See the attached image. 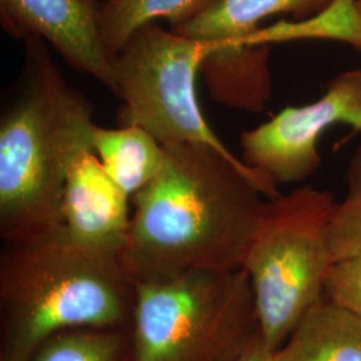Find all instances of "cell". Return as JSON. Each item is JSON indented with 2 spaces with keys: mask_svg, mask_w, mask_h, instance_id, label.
I'll return each mask as SVG.
<instances>
[{
  "mask_svg": "<svg viewBox=\"0 0 361 361\" xmlns=\"http://www.w3.org/2000/svg\"><path fill=\"white\" fill-rule=\"evenodd\" d=\"M165 150L158 176L131 197L121 252L131 279L244 269L262 209L277 194L243 159L189 143Z\"/></svg>",
  "mask_w": 361,
  "mask_h": 361,
  "instance_id": "1",
  "label": "cell"
},
{
  "mask_svg": "<svg viewBox=\"0 0 361 361\" xmlns=\"http://www.w3.org/2000/svg\"><path fill=\"white\" fill-rule=\"evenodd\" d=\"M135 281L119 253L78 241L63 225L3 240L0 361H31L75 328H131Z\"/></svg>",
  "mask_w": 361,
  "mask_h": 361,
  "instance_id": "2",
  "label": "cell"
},
{
  "mask_svg": "<svg viewBox=\"0 0 361 361\" xmlns=\"http://www.w3.org/2000/svg\"><path fill=\"white\" fill-rule=\"evenodd\" d=\"M13 102L0 119V235L23 237L62 225L71 162L92 150L90 102L52 61L42 39L27 37Z\"/></svg>",
  "mask_w": 361,
  "mask_h": 361,
  "instance_id": "3",
  "label": "cell"
},
{
  "mask_svg": "<svg viewBox=\"0 0 361 361\" xmlns=\"http://www.w3.org/2000/svg\"><path fill=\"white\" fill-rule=\"evenodd\" d=\"M259 335L245 269L135 281V361H238Z\"/></svg>",
  "mask_w": 361,
  "mask_h": 361,
  "instance_id": "4",
  "label": "cell"
},
{
  "mask_svg": "<svg viewBox=\"0 0 361 361\" xmlns=\"http://www.w3.org/2000/svg\"><path fill=\"white\" fill-rule=\"evenodd\" d=\"M334 194L312 186L268 198L246 255L245 269L264 341L277 350L324 297L335 262L329 247Z\"/></svg>",
  "mask_w": 361,
  "mask_h": 361,
  "instance_id": "5",
  "label": "cell"
},
{
  "mask_svg": "<svg viewBox=\"0 0 361 361\" xmlns=\"http://www.w3.org/2000/svg\"><path fill=\"white\" fill-rule=\"evenodd\" d=\"M212 43L150 23L131 35L113 56L114 89L123 107L122 125H137L164 146H207L235 161L212 129L197 98V77Z\"/></svg>",
  "mask_w": 361,
  "mask_h": 361,
  "instance_id": "6",
  "label": "cell"
},
{
  "mask_svg": "<svg viewBox=\"0 0 361 361\" xmlns=\"http://www.w3.org/2000/svg\"><path fill=\"white\" fill-rule=\"evenodd\" d=\"M336 125L361 134V68L332 78L316 101L288 106L257 128L241 133L240 158L280 194V185L304 182L320 169V138Z\"/></svg>",
  "mask_w": 361,
  "mask_h": 361,
  "instance_id": "7",
  "label": "cell"
},
{
  "mask_svg": "<svg viewBox=\"0 0 361 361\" xmlns=\"http://www.w3.org/2000/svg\"><path fill=\"white\" fill-rule=\"evenodd\" d=\"M94 0H0V25L13 38L42 39L74 70L114 89Z\"/></svg>",
  "mask_w": 361,
  "mask_h": 361,
  "instance_id": "8",
  "label": "cell"
},
{
  "mask_svg": "<svg viewBox=\"0 0 361 361\" xmlns=\"http://www.w3.org/2000/svg\"><path fill=\"white\" fill-rule=\"evenodd\" d=\"M130 198L92 150L71 162L62 198V225L86 245L119 253L129 237Z\"/></svg>",
  "mask_w": 361,
  "mask_h": 361,
  "instance_id": "9",
  "label": "cell"
},
{
  "mask_svg": "<svg viewBox=\"0 0 361 361\" xmlns=\"http://www.w3.org/2000/svg\"><path fill=\"white\" fill-rule=\"evenodd\" d=\"M334 0H216L205 11L178 27L176 32L207 40L214 50L246 47L244 42L271 16L304 19L328 7Z\"/></svg>",
  "mask_w": 361,
  "mask_h": 361,
  "instance_id": "10",
  "label": "cell"
},
{
  "mask_svg": "<svg viewBox=\"0 0 361 361\" xmlns=\"http://www.w3.org/2000/svg\"><path fill=\"white\" fill-rule=\"evenodd\" d=\"M277 361H361V319L323 297L276 352Z\"/></svg>",
  "mask_w": 361,
  "mask_h": 361,
  "instance_id": "11",
  "label": "cell"
},
{
  "mask_svg": "<svg viewBox=\"0 0 361 361\" xmlns=\"http://www.w3.org/2000/svg\"><path fill=\"white\" fill-rule=\"evenodd\" d=\"M91 147L104 171L129 195L154 180L165 164V146L137 125L109 129L94 125Z\"/></svg>",
  "mask_w": 361,
  "mask_h": 361,
  "instance_id": "12",
  "label": "cell"
},
{
  "mask_svg": "<svg viewBox=\"0 0 361 361\" xmlns=\"http://www.w3.org/2000/svg\"><path fill=\"white\" fill-rule=\"evenodd\" d=\"M216 0H104L98 4L99 31L104 49L113 58L134 32L157 20L180 26L205 11Z\"/></svg>",
  "mask_w": 361,
  "mask_h": 361,
  "instance_id": "13",
  "label": "cell"
},
{
  "mask_svg": "<svg viewBox=\"0 0 361 361\" xmlns=\"http://www.w3.org/2000/svg\"><path fill=\"white\" fill-rule=\"evenodd\" d=\"M298 40H332L361 51V22L356 0H334L328 7L304 19H281L261 26L244 46H269Z\"/></svg>",
  "mask_w": 361,
  "mask_h": 361,
  "instance_id": "14",
  "label": "cell"
},
{
  "mask_svg": "<svg viewBox=\"0 0 361 361\" xmlns=\"http://www.w3.org/2000/svg\"><path fill=\"white\" fill-rule=\"evenodd\" d=\"M31 361H135L131 328H75L40 344Z\"/></svg>",
  "mask_w": 361,
  "mask_h": 361,
  "instance_id": "15",
  "label": "cell"
},
{
  "mask_svg": "<svg viewBox=\"0 0 361 361\" xmlns=\"http://www.w3.org/2000/svg\"><path fill=\"white\" fill-rule=\"evenodd\" d=\"M345 185V195L336 202L328 231L334 261L361 253V134L349 158Z\"/></svg>",
  "mask_w": 361,
  "mask_h": 361,
  "instance_id": "16",
  "label": "cell"
},
{
  "mask_svg": "<svg viewBox=\"0 0 361 361\" xmlns=\"http://www.w3.org/2000/svg\"><path fill=\"white\" fill-rule=\"evenodd\" d=\"M324 297L361 319V253L332 264Z\"/></svg>",
  "mask_w": 361,
  "mask_h": 361,
  "instance_id": "17",
  "label": "cell"
},
{
  "mask_svg": "<svg viewBox=\"0 0 361 361\" xmlns=\"http://www.w3.org/2000/svg\"><path fill=\"white\" fill-rule=\"evenodd\" d=\"M276 352L271 348L262 338V336H258L255 343L246 349L245 353L240 357L238 361H277L276 360Z\"/></svg>",
  "mask_w": 361,
  "mask_h": 361,
  "instance_id": "18",
  "label": "cell"
},
{
  "mask_svg": "<svg viewBox=\"0 0 361 361\" xmlns=\"http://www.w3.org/2000/svg\"><path fill=\"white\" fill-rule=\"evenodd\" d=\"M356 8H357V13H359V18H360L361 22V0H356Z\"/></svg>",
  "mask_w": 361,
  "mask_h": 361,
  "instance_id": "19",
  "label": "cell"
},
{
  "mask_svg": "<svg viewBox=\"0 0 361 361\" xmlns=\"http://www.w3.org/2000/svg\"><path fill=\"white\" fill-rule=\"evenodd\" d=\"M95 3H101V1H104V0H94Z\"/></svg>",
  "mask_w": 361,
  "mask_h": 361,
  "instance_id": "20",
  "label": "cell"
}]
</instances>
